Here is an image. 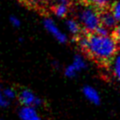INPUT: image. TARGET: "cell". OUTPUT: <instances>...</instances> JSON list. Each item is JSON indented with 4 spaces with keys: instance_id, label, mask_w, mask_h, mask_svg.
Here are the masks:
<instances>
[{
    "instance_id": "13",
    "label": "cell",
    "mask_w": 120,
    "mask_h": 120,
    "mask_svg": "<svg viewBox=\"0 0 120 120\" xmlns=\"http://www.w3.org/2000/svg\"><path fill=\"white\" fill-rule=\"evenodd\" d=\"M3 94H4V98H5L8 102H10V101L15 99L16 97H18V94L16 93V91H15L13 89H11V88H6V89L3 90Z\"/></svg>"
},
{
    "instance_id": "1",
    "label": "cell",
    "mask_w": 120,
    "mask_h": 120,
    "mask_svg": "<svg viewBox=\"0 0 120 120\" xmlns=\"http://www.w3.org/2000/svg\"><path fill=\"white\" fill-rule=\"evenodd\" d=\"M78 44L92 59L102 63L111 61L118 52L117 40L110 34L94 33L82 35L78 39Z\"/></svg>"
},
{
    "instance_id": "12",
    "label": "cell",
    "mask_w": 120,
    "mask_h": 120,
    "mask_svg": "<svg viewBox=\"0 0 120 120\" xmlns=\"http://www.w3.org/2000/svg\"><path fill=\"white\" fill-rule=\"evenodd\" d=\"M86 1L90 3V5H93L96 8H104L111 3V0H86Z\"/></svg>"
},
{
    "instance_id": "14",
    "label": "cell",
    "mask_w": 120,
    "mask_h": 120,
    "mask_svg": "<svg viewBox=\"0 0 120 120\" xmlns=\"http://www.w3.org/2000/svg\"><path fill=\"white\" fill-rule=\"evenodd\" d=\"M111 12L115 16L117 22L120 23V0L113 4V5L111 7Z\"/></svg>"
},
{
    "instance_id": "6",
    "label": "cell",
    "mask_w": 120,
    "mask_h": 120,
    "mask_svg": "<svg viewBox=\"0 0 120 120\" xmlns=\"http://www.w3.org/2000/svg\"><path fill=\"white\" fill-rule=\"evenodd\" d=\"M19 117L20 120H41L35 107L22 106L19 111Z\"/></svg>"
},
{
    "instance_id": "7",
    "label": "cell",
    "mask_w": 120,
    "mask_h": 120,
    "mask_svg": "<svg viewBox=\"0 0 120 120\" xmlns=\"http://www.w3.org/2000/svg\"><path fill=\"white\" fill-rule=\"evenodd\" d=\"M82 94L84 97L86 98L90 103L98 105L101 103V96L99 92L97 91V89H95L94 87L86 85L82 88Z\"/></svg>"
},
{
    "instance_id": "8",
    "label": "cell",
    "mask_w": 120,
    "mask_h": 120,
    "mask_svg": "<svg viewBox=\"0 0 120 120\" xmlns=\"http://www.w3.org/2000/svg\"><path fill=\"white\" fill-rule=\"evenodd\" d=\"M69 12V2L68 0H58L53 6V13L59 19L67 17Z\"/></svg>"
},
{
    "instance_id": "16",
    "label": "cell",
    "mask_w": 120,
    "mask_h": 120,
    "mask_svg": "<svg viewBox=\"0 0 120 120\" xmlns=\"http://www.w3.org/2000/svg\"><path fill=\"white\" fill-rule=\"evenodd\" d=\"M8 103H9V102L4 98V97L3 90H1V89H0V107L7 106Z\"/></svg>"
},
{
    "instance_id": "3",
    "label": "cell",
    "mask_w": 120,
    "mask_h": 120,
    "mask_svg": "<svg viewBox=\"0 0 120 120\" xmlns=\"http://www.w3.org/2000/svg\"><path fill=\"white\" fill-rule=\"evenodd\" d=\"M44 28L46 29L48 34L53 37L59 43L64 44L68 41L67 34L62 31L58 26V24L52 19V18H46L43 20Z\"/></svg>"
},
{
    "instance_id": "11",
    "label": "cell",
    "mask_w": 120,
    "mask_h": 120,
    "mask_svg": "<svg viewBox=\"0 0 120 120\" xmlns=\"http://www.w3.org/2000/svg\"><path fill=\"white\" fill-rule=\"evenodd\" d=\"M111 70L114 76L120 82V50H118L113 60H111Z\"/></svg>"
},
{
    "instance_id": "5",
    "label": "cell",
    "mask_w": 120,
    "mask_h": 120,
    "mask_svg": "<svg viewBox=\"0 0 120 120\" xmlns=\"http://www.w3.org/2000/svg\"><path fill=\"white\" fill-rule=\"evenodd\" d=\"M18 98L19 103L23 106L37 108L42 104L41 98H40L36 94L30 90H23L22 91H20V93L18 95Z\"/></svg>"
},
{
    "instance_id": "15",
    "label": "cell",
    "mask_w": 120,
    "mask_h": 120,
    "mask_svg": "<svg viewBox=\"0 0 120 120\" xmlns=\"http://www.w3.org/2000/svg\"><path fill=\"white\" fill-rule=\"evenodd\" d=\"M10 23L13 27L18 28V27H19L21 26V20L17 16H11L10 18Z\"/></svg>"
},
{
    "instance_id": "4",
    "label": "cell",
    "mask_w": 120,
    "mask_h": 120,
    "mask_svg": "<svg viewBox=\"0 0 120 120\" xmlns=\"http://www.w3.org/2000/svg\"><path fill=\"white\" fill-rule=\"evenodd\" d=\"M87 68V60L82 55L75 54L71 63L64 69V75L68 78H75L78 74Z\"/></svg>"
},
{
    "instance_id": "18",
    "label": "cell",
    "mask_w": 120,
    "mask_h": 120,
    "mask_svg": "<svg viewBox=\"0 0 120 120\" xmlns=\"http://www.w3.org/2000/svg\"><path fill=\"white\" fill-rule=\"evenodd\" d=\"M0 120H3V119H0Z\"/></svg>"
},
{
    "instance_id": "17",
    "label": "cell",
    "mask_w": 120,
    "mask_h": 120,
    "mask_svg": "<svg viewBox=\"0 0 120 120\" xmlns=\"http://www.w3.org/2000/svg\"><path fill=\"white\" fill-rule=\"evenodd\" d=\"M114 38L120 41V24L114 28Z\"/></svg>"
},
{
    "instance_id": "9",
    "label": "cell",
    "mask_w": 120,
    "mask_h": 120,
    "mask_svg": "<svg viewBox=\"0 0 120 120\" xmlns=\"http://www.w3.org/2000/svg\"><path fill=\"white\" fill-rule=\"evenodd\" d=\"M101 26L108 30L114 29L117 26V20L111 11H104L101 14Z\"/></svg>"
},
{
    "instance_id": "2",
    "label": "cell",
    "mask_w": 120,
    "mask_h": 120,
    "mask_svg": "<svg viewBox=\"0 0 120 120\" xmlns=\"http://www.w3.org/2000/svg\"><path fill=\"white\" fill-rule=\"evenodd\" d=\"M77 20L82 29L90 34L96 33L101 26V14L93 5H82L77 10Z\"/></svg>"
},
{
    "instance_id": "10",
    "label": "cell",
    "mask_w": 120,
    "mask_h": 120,
    "mask_svg": "<svg viewBox=\"0 0 120 120\" xmlns=\"http://www.w3.org/2000/svg\"><path fill=\"white\" fill-rule=\"evenodd\" d=\"M65 28H66V31L68 33L72 36L79 35L81 30L82 29L77 19H74V18L68 19L65 21Z\"/></svg>"
}]
</instances>
